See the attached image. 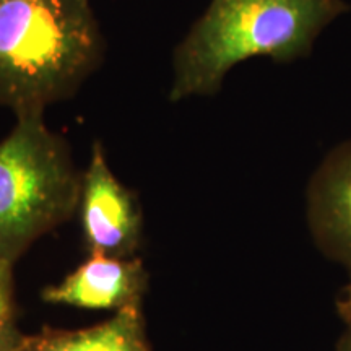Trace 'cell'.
<instances>
[{
	"mask_svg": "<svg viewBox=\"0 0 351 351\" xmlns=\"http://www.w3.org/2000/svg\"><path fill=\"white\" fill-rule=\"evenodd\" d=\"M348 10L343 0H210L176 46L168 99L217 95L228 73L254 57L288 64L309 56Z\"/></svg>",
	"mask_w": 351,
	"mask_h": 351,
	"instance_id": "obj_1",
	"label": "cell"
},
{
	"mask_svg": "<svg viewBox=\"0 0 351 351\" xmlns=\"http://www.w3.org/2000/svg\"><path fill=\"white\" fill-rule=\"evenodd\" d=\"M104 51L91 0H2L0 106L44 114L78 93Z\"/></svg>",
	"mask_w": 351,
	"mask_h": 351,
	"instance_id": "obj_2",
	"label": "cell"
},
{
	"mask_svg": "<svg viewBox=\"0 0 351 351\" xmlns=\"http://www.w3.org/2000/svg\"><path fill=\"white\" fill-rule=\"evenodd\" d=\"M82 176L69 142L44 114L16 117L0 140V261H19L78 212Z\"/></svg>",
	"mask_w": 351,
	"mask_h": 351,
	"instance_id": "obj_3",
	"label": "cell"
},
{
	"mask_svg": "<svg viewBox=\"0 0 351 351\" xmlns=\"http://www.w3.org/2000/svg\"><path fill=\"white\" fill-rule=\"evenodd\" d=\"M78 212L91 254L127 257L137 249L143 226L138 197L112 173L101 142L93 143L83 171Z\"/></svg>",
	"mask_w": 351,
	"mask_h": 351,
	"instance_id": "obj_4",
	"label": "cell"
},
{
	"mask_svg": "<svg viewBox=\"0 0 351 351\" xmlns=\"http://www.w3.org/2000/svg\"><path fill=\"white\" fill-rule=\"evenodd\" d=\"M306 215L315 245L351 283V142L337 145L311 176Z\"/></svg>",
	"mask_w": 351,
	"mask_h": 351,
	"instance_id": "obj_5",
	"label": "cell"
},
{
	"mask_svg": "<svg viewBox=\"0 0 351 351\" xmlns=\"http://www.w3.org/2000/svg\"><path fill=\"white\" fill-rule=\"evenodd\" d=\"M148 275L140 261L91 254L64 282L47 287L43 300L86 309H116L140 304Z\"/></svg>",
	"mask_w": 351,
	"mask_h": 351,
	"instance_id": "obj_6",
	"label": "cell"
},
{
	"mask_svg": "<svg viewBox=\"0 0 351 351\" xmlns=\"http://www.w3.org/2000/svg\"><path fill=\"white\" fill-rule=\"evenodd\" d=\"M15 351H152L140 304L122 307L106 322L82 330L43 328L23 335Z\"/></svg>",
	"mask_w": 351,
	"mask_h": 351,
	"instance_id": "obj_7",
	"label": "cell"
},
{
	"mask_svg": "<svg viewBox=\"0 0 351 351\" xmlns=\"http://www.w3.org/2000/svg\"><path fill=\"white\" fill-rule=\"evenodd\" d=\"M12 265L0 261V320L13 319V276Z\"/></svg>",
	"mask_w": 351,
	"mask_h": 351,
	"instance_id": "obj_8",
	"label": "cell"
},
{
	"mask_svg": "<svg viewBox=\"0 0 351 351\" xmlns=\"http://www.w3.org/2000/svg\"><path fill=\"white\" fill-rule=\"evenodd\" d=\"M21 337L23 333L16 328L13 319L0 320V351H15Z\"/></svg>",
	"mask_w": 351,
	"mask_h": 351,
	"instance_id": "obj_9",
	"label": "cell"
},
{
	"mask_svg": "<svg viewBox=\"0 0 351 351\" xmlns=\"http://www.w3.org/2000/svg\"><path fill=\"white\" fill-rule=\"evenodd\" d=\"M339 309L341 317H343L346 324V328L351 330V283L348 285V288H346L345 295L341 296V300L339 301Z\"/></svg>",
	"mask_w": 351,
	"mask_h": 351,
	"instance_id": "obj_10",
	"label": "cell"
},
{
	"mask_svg": "<svg viewBox=\"0 0 351 351\" xmlns=\"http://www.w3.org/2000/svg\"><path fill=\"white\" fill-rule=\"evenodd\" d=\"M337 351H351V330L346 328L343 335L340 337L339 345H337Z\"/></svg>",
	"mask_w": 351,
	"mask_h": 351,
	"instance_id": "obj_11",
	"label": "cell"
},
{
	"mask_svg": "<svg viewBox=\"0 0 351 351\" xmlns=\"http://www.w3.org/2000/svg\"><path fill=\"white\" fill-rule=\"evenodd\" d=\"M0 2H2V0H0Z\"/></svg>",
	"mask_w": 351,
	"mask_h": 351,
	"instance_id": "obj_12",
	"label": "cell"
}]
</instances>
